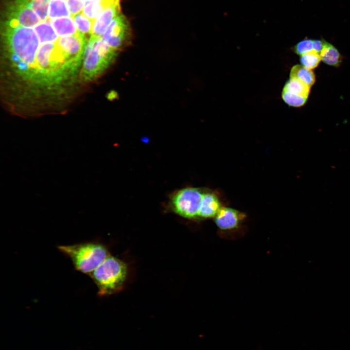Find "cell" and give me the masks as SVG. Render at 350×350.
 <instances>
[{"mask_svg": "<svg viewBox=\"0 0 350 350\" xmlns=\"http://www.w3.org/2000/svg\"><path fill=\"white\" fill-rule=\"evenodd\" d=\"M120 0L105 7L94 20L91 35L102 36L115 18L120 14Z\"/></svg>", "mask_w": 350, "mask_h": 350, "instance_id": "7", "label": "cell"}, {"mask_svg": "<svg viewBox=\"0 0 350 350\" xmlns=\"http://www.w3.org/2000/svg\"><path fill=\"white\" fill-rule=\"evenodd\" d=\"M290 77L297 78L309 87H311L315 82V76L314 72L302 65H297L291 69Z\"/></svg>", "mask_w": 350, "mask_h": 350, "instance_id": "13", "label": "cell"}, {"mask_svg": "<svg viewBox=\"0 0 350 350\" xmlns=\"http://www.w3.org/2000/svg\"><path fill=\"white\" fill-rule=\"evenodd\" d=\"M116 55L90 37L86 44L81 71V78L90 81L101 75L113 62Z\"/></svg>", "mask_w": 350, "mask_h": 350, "instance_id": "3", "label": "cell"}, {"mask_svg": "<svg viewBox=\"0 0 350 350\" xmlns=\"http://www.w3.org/2000/svg\"><path fill=\"white\" fill-rule=\"evenodd\" d=\"M282 98L288 105L294 107H299L304 105L308 98L305 96L283 90L282 92Z\"/></svg>", "mask_w": 350, "mask_h": 350, "instance_id": "20", "label": "cell"}, {"mask_svg": "<svg viewBox=\"0 0 350 350\" xmlns=\"http://www.w3.org/2000/svg\"><path fill=\"white\" fill-rule=\"evenodd\" d=\"M206 188L187 187L174 191L169 198L168 207L184 218L198 219L202 197Z\"/></svg>", "mask_w": 350, "mask_h": 350, "instance_id": "4", "label": "cell"}, {"mask_svg": "<svg viewBox=\"0 0 350 350\" xmlns=\"http://www.w3.org/2000/svg\"><path fill=\"white\" fill-rule=\"evenodd\" d=\"M71 17L79 33L86 37L91 35L94 21L88 18L83 13H79Z\"/></svg>", "mask_w": 350, "mask_h": 350, "instance_id": "16", "label": "cell"}, {"mask_svg": "<svg viewBox=\"0 0 350 350\" xmlns=\"http://www.w3.org/2000/svg\"><path fill=\"white\" fill-rule=\"evenodd\" d=\"M294 49L295 52L300 55L314 50L313 40L304 39L297 43Z\"/></svg>", "mask_w": 350, "mask_h": 350, "instance_id": "21", "label": "cell"}, {"mask_svg": "<svg viewBox=\"0 0 350 350\" xmlns=\"http://www.w3.org/2000/svg\"><path fill=\"white\" fill-rule=\"evenodd\" d=\"M71 16L79 13L83 8L84 0H66Z\"/></svg>", "mask_w": 350, "mask_h": 350, "instance_id": "22", "label": "cell"}, {"mask_svg": "<svg viewBox=\"0 0 350 350\" xmlns=\"http://www.w3.org/2000/svg\"><path fill=\"white\" fill-rule=\"evenodd\" d=\"M223 206L218 195L206 189L198 214V219L214 218Z\"/></svg>", "mask_w": 350, "mask_h": 350, "instance_id": "9", "label": "cell"}, {"mask_svg": "<svg viewBox=\"0 0 350 350\" xmlns=\"http://www.w3.org/2000/svg\"><path fill=\"white\" fill-rule=\"evenodd\" d=\"M58 248L70 258L76 270L88 275L110 255L104 245L94 242L59 245Z\"/></svg>", "mask_w": 350, "mask_h": 350, "instance_id": "1", "label": "cell"}, {"mask_svg": "<svg viewBox=\"0 0 350 350\" xmlns=\"http://www.w3.org/2000/svg\"><path fill=\"white\" fill-rule=\"evenodd\" d=\"M51 24L50 19H48L35 26L34 30L39 43L55 42L60 37Z\"/></svg>", "mask_w": 350, "mask_h": 350, "instance_id": "10", "label": "cell"}, {"mask_svg": "<svg viewBox=\"0 0 350 350\" xmlns=\"http://www.w3.org/2000/svg\"><path fill=\"white\" fill-rule=\"evenodd\" d=\"M310 88L301 81L290 77L285 84L283 90L308 97Z\"/></svg>", "mask_w": 350, "mask_h": 350, "instance_id": "14", "label": "cell"}, {"mask_svg": "<svg viewBox=\"0 0 350 350\" xmlns=\"http://www.w3.org/2000/svg\"><path fill=\"white\" fill-rule=\"evenodd\" d=\"M105 2H88L85 3L83 13L88 18L94 21L104 9L107 6Z\"/></svg>", "mask_w": 350, "mask_h": 350, "instance_id": "18", "label": "cell"}, {"mask_svg": "<svg viewBox=\"0 0 350 350\" xmlns=\"http://www.w3.org/2000/svg\"><path fill=\"white\" fill-rule=\"evenodd\" d=\"M85 3L88 2H105L107 5L111 4L109 0H84Z\"/></svg>", "mask_w": 350, "mask_h": 350, "instance_id": "24", "label": "cell"}, {"mask_svg": "<svg viewBox=\"0 0 350 350\" xmlns=\"http://www.w3.org/2000/svg\"><path fill=\"white\" fill-rule=\"evenodd\" d=\"M326 42L323 40H313L314 50L320 54Z\"/></svg>", "mask_w": 350, "mask_h": 350, "instance_id": "23", "label": "cell"}, {"mask_svg": "<svg viewBox=\"0 0 350 350\" xmlns=\"http://www.w3.org/2000/svg\"><path fill=\"white\" fill-rule=\"evenodd\" d=\"M71 16L65 0H50L48 16L53 18Z\"/></svg>", "mask_w": 350, "mask_h": 350, "instance_id": "15", "label": "cell"}, {"mask_svg": "<svg viewBox=\"0 0 350 350\" xmlns=\"http://www.w3.org/2000/svg\"><path fill=\"white\" fill-rule=\"evenodd\" d=\"M245 217V213L237 210L222 207L214 218L218 228L222 230H230L237 228Z\"/></svg>", "mask_w": 350, "mask_h": 350, "instance_id": "8", "label": "cell"}, {"mask_svg": "<svg viewBox=\"0 0 350 350\" xmlns=\"http://www.w3.org/2000/svg\"><path fill=\"white\" fill-rule=\"evenodd\" d=\"M51 24L60 36L70 35L78 33L73 19L70 17L52 19Z\"/></svg>", "mask_w": 350, "mask_h": 350, "instance_id": "11", "label": "cell"}, {"mask_svg": "<svg viewBox=\"0 0 350 350\" xmlns=\"http://www.w3.org/2000/svg\"><path fill=\"white\" fill-rule=\"evenodd\" d=\"M131 35L129 23L122 14L114 18L101 36L114 50H120L128 43Z\"/></svg>", "mask_w": 350, "mask_h": 350, "instance_id": "5", "label": "cell"}, {"mask_svg": "<svg viewBox=\"0 0 350 350\" xmlns=\"http://www.w3.org/2000/svg\"><path fill=\"white\" fill-rule=\"evenodd\" d=\"M321 60L320 54L315 50L305 53L300 57L302 66L310 70L316 68Z\"/></svg>", "mask_w": 350, "mask_h": 350, "instance_id": "19", "label": "cell"}, {"mask_svg": "<svg viewBox=\"0 0 350 350\" xmlns=\"http://www.w3.org/2000/svg\"><path fill=\"white\" fill-rule=\"evenodd\" d=\"M126 275V264L109 255L88 275L98 287V294L104 296L120 290Z\"/></svg>", "mask_w": 350, "mask_h": 350, "instance_id": "2", "label": "cell"}, {"mask_svg": "<svg viewBox=\"0 0 350 350\" xmlns=\"http://www.w3.org/2000/svg\"><path fill=\"white\" fill-rule=\"evenodd\" d=\"M320 55L321 60L330 66H338L341 62V56L338 50L328 42H326Z\"/></svg>", "mask_w": 350, "mask_h": 350, "instance_id": "12", "label": "cell"}, {"mask_svg": "<svg viewBox=\"0 0 350 350\" xmlns=\"http://www.w3.org/2000/svg\"><path fill=\"white\" fill-rule=\"evenodd\" d=\"M5 23L26 27H34L40 21L28 5L19 0H14L8 5Z\"/></svg>", "mask_w": 350, "mask_h": 350, "instance_id": "6", "label": "cell"}, {"mask_svg": "<svg viewBox=\"0 0 350 350\" xmlns=\"http://www.w3.org/2000/svg\"><path fill=\"white\" fill-rule=\"evenodd\" d=\"M39 17L40 21L48 19V7L50 0H23Z\"/></svg>", "mask_w": 350, "mask_h": 350, "instance_id": "17", "label": "cell"}]
</instances>
